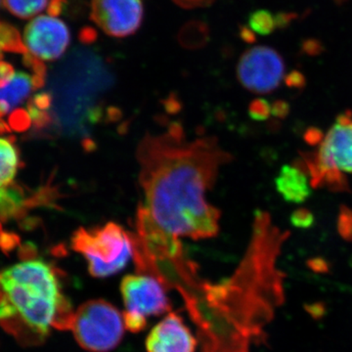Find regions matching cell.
I'll return each instance as SVG.
<instances>
[{"label": "cell", "mask_w": 352, "mask_h": 352, "mask_svg": "<svg viewBox=\"0 0 352 352\" xmlns=\"http://www.w3.org/2000/svg\"><path fill=\"white\" fill-rule=\"evenodd\" d=\"M136 159L145 199L141 207L161 230L193 240L219 234V210L206 196L231 156L217 138L189 140L182 126L173 124L166 132L147 134Z\"/></svg>", "instance_id": "obj_1"}, {"label": "cell", "mask_w": 352, "mask_h": 352, "mask_svg": "<svg viewBox=\"0 0 352 352\" xmlns=\"http://www.w3.org/2000/svg\"><path fill=\"white\" fill-rule=\"evenodd\" d=\"M59 271L43 259H23L0 272V289L17 315L2 327L24 344H39L52 329L69 330L74 311L64 294Z\"/></svg>", "instance_id": "obj_2"}, {"label": "cell", "mask_w": 352, "mask_h": 352, "mask_svg": "<svg viewBox=\"0 0 352 352\" xmlns=\"http://www.w3.org/2000/svg\"><path fill=\"white\" fill-rule=\"evenodd\" d=\"M314 146V151L303 153L298 161L309 176L312 188L347 191V175H352V111L338 116Z\"/></svg>", "instance_id": "obj_3"}, {"label": "cell", "mask_w": 352, "mask_h": 352, "mask_svg": "<svg viewBox=\"0 0 352 352\" xmlns=\"http://www.w3.org/2000/svg\"><path fill=\"white\" fill-rule=\"evenodd\" d=\"M71 245L87 261L88 272L95 278L117 274L134 256L131 234L115 222L94 228L80 227L72 236Z\"/></svg>", "instance_id": "obj_4"}, {"label": "cell", "mask_w": 352, "mask_h": 352, "mask_svg": "<svg viewBox=\"0 0 352 352\" xmlns=\"http://www.w3.org/2000/svg\"><path fill=\"white\" fill-rule=\"evenodd\" d=\"M69 330L85 351L110 352L119 346L126 329L122 312L107 300L97 298L78 307Z\"/></svg>", "instance_id": "obj_5"}, {"label": "cell", "mask_w": 352, "mask_h": 352, "mask_svg": "<svg viewBox=\"0 0 352 352\" xmlns=\"http://www.w3.org/2000/svg\"><path fill=\"white\" fill-rule=\"evenodd\" d=\"M120 295L124 302V320L126 330L138 333L147 326L148 317L170 312L171 303L163 283L156 277L131 274L120 282Z\"/></svg>", "instance_id": "obj_6"}, {"label": "cell", "mask_w": 352, "mask_h": 352, "mask_svg": "<svg viewBox=\"0 0 352 352\" xmlns=\"http://www.w3.org/2000/svg\"><path fill=\"white\" fill-rule=\"evenodd\" d=\"M285 62L281 55L268 46H256L243 53L237 66L241 85L254 94H270L284 80Z\"/></svg>", "instance_id": "obj_7"}, {"label": "cell", "mask_w": 352, "mask_h": 352, "mask_svg": "<svg viewBox=\"0 0 352 352\" xmlns=\"http://www.w3.org/2000/svg\"><path fill=\"white\" fill-rule=\"evenodd\" d=\"M23 41L28 52L34 57L41 61H54L68 48L71 36L63 21L41 15L25 27Z\"/></svg>", "instance_id": "obj_8"}, {"label": "cell", "mask_w": 352, "mask_h": 352, "mask_svg": "<svg viewBox=\"0 0 352 352\" xmlns=\"http://www.w3.org/2000/svg\"><path fill=\"white\" fill-rule=\"evenodd\" d=\"M90 18L108 36L126 38L142 23V0H91Z\"/></svg>", "instance_id": "obj_9"}, {"label": "cell", "mask_w": 352, "mask_h": 352, "mask_svg": "<svg viewBox=\"0 0 352 352\" xmlns=\"http://www.w3.org/2000/svg\"><path fill=\"white\" fill-rule=\"evenodd\" d=\"M195 336L179 314H168L152 329L146 339L147 352H196Z\"/></svg>", "instance_id": "obj_10"}, {"label": "cell", "mask_w": 352, "mask_h": 352, "mask_svg": "<svg viewBox=\"0 0 352 352\" xmlns=\"http://www.w3.org/2000/svg\"><path fill=\"white\" fill-rule=\"evenodd\" d=\"M275 187L280 196L292 204L305 203L312 192L309 176L298 162L282 166L275 179Z\"/></svg>", "instance_id": "obj_11"}, {"label": "cell", "mask_w": 352, "mask_h": 352, "mask_svg": "<svg viewBox=\"0 0 352 352\" xmlns=\"http://www.w3.org/2000/svg\"><path fill=\"white\" fill-rule=\"evenodd\" d=\"M34 87V76L17 72L10 82L0 87V118L20 105Z\"/></svg>", "instance_id": "obj_12"}, {"label": "cell", "mask_w": 352, "mask_h": 352, "mask_svg": "<svg viewBox=\"0 0 352 352\" xmlns=\"http://www.w3.org/2000/svg\"><path fill=\"white\" fill-rule=\"evenodd\" d=\"M19 157L9 139L0 138V192L12 185L17 173Z\"/></svg>", "instance_id": "obj_13"}, {"label": "cell", "mask_w": 352, "mask_h": 352, "mask_svg": "<svg viewBox=\"0 0 352 352\" xmlns=\"http://www.w3.org/2000/svg\"><path fill=\"white\" fill-rule=\"evenodd\" d=\"M7 10L16 17L28 19L44 10L48 0H3Z\"/></svg>", "instance_id": "obj_14"}, {"label": "cell", "mask_w": 352, "mask_h": 352, "mask_svg": "<svg viewBox=\"0 0 352 352\" xmlns=\"http://www.w3.org/2000/svg\"><path fill=\"white\" fill-rule=\"evenodd\" d=\"M0 50L22 55L28 52L18 30L4 22H0Z\"/></svg>", "instance_id": "obj_15"}, {"label": "cell", "mask_w": 352, "mask_h": 352, "mask_svg": "<svg viewBox=\"0 0 352 352\" xmlns=\"http://www.w3.org/2000/svg\"><path fill=\"white\" fill-rule=\"evenodd\" d=\"M249 28L261 36H268L278 29L276 15L268 10H256L249 18Z\"/></svg>", "instance_id": "obj_16"}, {"label": "cell", "mask_w": 352, "mask_h": 352, "mask_svg": "<svg viewBox=\"0 0 352 352\" xmlns=\"http://www.w3.org/2000/svg\"><path fill=\"white\" fill-rule=\"evenodd\" d=\"M338 230L342 237L352 241V210L347 207L340 208L338 217Z\"/></svg>", "instance_id": "obj_17"}, {"label": "cell", "mask_w": 352, "mask_h": 352, "mask_svg": "<svg viewBox=\"0 0 352 352\" xmlns=\"http://www.w3.org/2000/svg\"><path fill=\"white\" fill-rule=\"evenodd\" d=\"M314 214L307 208H298L291 215V223L296 228H309L314 226Z\"/></svg>", "instance_id": "obj_18"}, {"label": "cell", "mask_w": 352, "mask_h": 352, "mask_svg": "<svg viewBox=\"0 0 352 352\" xmlns=\"http://www.w3.org/2000/svg\"><path fill=\"white\" fill-rule=\"evenodd\" d=\"M250 113H251L252 119L265 120L272 113V109H271V105L267 101L263 100V99H258V100L254 101L251 104Z\"/></svg>", "instance_id": "obj_19"}, {"label": "cell", "mask_w": 352, "mask_h": 352, "mask_svg": "<svg viewBox=\"0 0 352 352\" xmlns=\"http://www.w3.org/2000/svg\"><path fill=\"white\" fill-rule=\"evenodd\" d=\"M17 315L15 307L9 300L8 296L0 289V321L12 318Z\"/></svg>", "instance_id": "obj_20"}, {"label": "cell", "mask_w": 352, "mask_h": 352, "mask_svg": "<svg viewBox=\"0 0 352 352\" xmlns=\"http://www.w3.org/2000/svg\"><path fill=\"white\" fill-rule=\"evenodd\" d=\"M31 122L29 113L25 112V111H18V112L14 113L10 119L11 126L17 131H24L29 127Z\"/></svg>", "instance_id": "obj_21"}, {"label": "cell", "mask_w": 352, "mask_h": 352, "mask_svg": "<svg viewBox=\"0 0 352 352\" xmlns=\"http://www.w3.org/2000/svg\"><path fill=\"white\" fill-rule=\"evenodd\" d=\"M19 244V238L15 234H9L1 231L0 232V248L2 251L9 252L15 249Z\"/></svg>", "instance_id": "obj_22"}, {"label": "cell", "mask_w": 352, "mask_h": 352, "mask_svg": "<svg viewBox=\"0 0 352 352\" xmlns=\"http://www.w3.org/2000/svg\"><path fill=\"white\" fill-rule=\"evenodd\" d=\"M14 75H15V71L12 65L0 61V87H4L10 82Z\"/></svg>", "instance_id": "obj_23"}, {"label": "cell", "mask_w": 352, "mask_h": 352, "mask_svg": "<svg viewBox=\"0 0 352 352\" xmlns=\"http://www.w3.org/2000/svg\"><path fill=\"white\" fill-rule=\"evenodd\" d=\"M289 87H302L305 85V78L300 72L294 71L285 78Z\"/></svg>", "instance_id": "obj_24"}, {"label": "cell", "mask_w": 352, "mask_h": 352, "mask_svg": "<svg viewBox=\"0 0 352 352\" xmlns=\"http://www.w3.org/2000/svg\"><path fill=\"white\" fill-rule=\"evenodd\" d=\"M272 115L276 118H285L289 113V106L287 102L276 101L271 105Z\"/></svg>", "instance_id": "obj_25"}, {"label": "cell", "mask_w": 352, "mask_h": 352, "mask_svg": "<svg viewBox=\"0 0 352 352\" xmlns=\"http://www.w3.org/2000/svg\"><path fill=\"white\" fill-rule=\"evenodd\" d=\"M296 18V14L295 13L282 12L276 14L278 29H284V28L288 27Z\"/></svg>", "instance_id": "obj_26"}, {"label": "cell", "mask_w": 352, "mask_h": 352, "mask_svg": "<svg viewBox=\"0 0 352 352\" xmlns=\"http://www.w3.org/2000/svg\"><path fill=\"white\" fill-rule=\"evenodd\" d=\"M303 50L307 54L315 55L321 52V43L315 39H309L303 43Z\"/></svg>", "instance_id": "obj_27"}, {"label": "cell", "mask_w": 352, "mask_h": 352, "mask_svg": "<svg viewBox=\"0 0 352 352\" xmlns=\"http://www.w3.org/2000/svg\"><path fill=\"white\" fill-rule=\"evenodd\" d=\"M64 0H52L48 7V13L51 16H58L63 10Z\"/></svg>", "instance_id": "obj_28"}, {"label": "cell", "mask_w": 352, "mask_h": 352, "mask_svg": "<svg viewBox=\"0 0 352 352\" xmlns=\"http://www.w3.org/2000/svg\"><path fill=\"white\" fill-rule=\"evenodd\" d=\"M240 34L241 38H242L243 41H245V43H252L256 41V34H254V32H252L249 27L243 25V27L241 28Z\"/></svg>", "instance_id": "obj_29"}, {"label": "cell", "mask_w": 352, "mask_h": 352, "mask_svg": "<svg viewBox=\"0 0 352 352\" xmlns=\"http://www.w3.org/2000/svg\"><path fill=\"white\" fill-rule=\"evenodd\" d=\"M2 57H3V51L0 50V59H1Z\"/></svg>", "instance_id": "obj_30"}]
</instances>
